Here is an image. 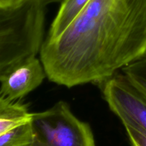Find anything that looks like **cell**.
Segmentation results:
<instances>
[{
  "label": "cell",
  "instance_id": "8992f818",
  "mask_svg": "<svg viewBox=\"0 0 146 146\" xmlns=\"http://www.w3.org/2000/svg\"><path fill=\"white\" fill-rule=\"evenodd\" d=\"M32 113L20 101H10L0 95V135L11 128L31 121Z\"/></svg>",
  "mask_w": 146,
  "mask_h": 146
},
{
  "label": "cell",
  "instance_id": "6da1fadb",
  "mask_svg": "<svg viewBox=\"0 0 146 146\" xmlns=\"http://www.w3.org/2000/svg\"><path fill=\"white\" fill-rule=\"evenodd\" d=\"M40 55L52 82L101 84L146 56V0H90Z\"/></svg>",
  "mask_w": 146,
  "mask_h": 146
},
{
  "label": "cell",
  "instance_id": "7a4b0ae2",
  "mask_svg": "<svg viewBox=\"0 0 146 146\" xmlns=\"http://www.w3.org/2000/svg\"><path fill=\"white\" fill-rule=\"evenodd\" d=\"M44 9L39 0H28L18 8L0 9V78L40 51L44 41Z\"/></svg>",
  "mask_w": 146,
  "mask_h": 146
},
{
  "label": "cell",
  "instance_id": "7c38bea8",
  "mask_svg": "<svg viewBox=\"0 0 146 146\" xmlns=\"http://www.w3.org/2000/svg\"><path fill=\"white\" fill-rule=\"evenodd\" d=\"M42 4L44 6H47L50 4H52V3H57V2H62L63 0H39Z\"/></svg>",
  "mask_w": 146,
  "mask_h": 146
},
{
  "label": "cell",
  "instance_id": "4fadbf2b",
  "mask_svg": "<svg viewBox=\"0 0 146 146\" xmlns=\"http://www.w3.org/2000/svg\"><path fill=\"white\" fill-rule=\"evenodd\" d=\"M31 146H47V145H46L43 142L40 141V140L34 138V140H33V143H32V144H31Z\"/></svg>",
  "mask_w": 146,
  "mask_h": 146
},
{
  "label": "cell",
  "instance_id": "5b68a950",
  "mask_svg": "<svg viewBox=\"0 0 146 146\" xmlns=\"http://www.w3.org/2000/svg\"><path fill=\"white\" fill-rule=\"evenodd\" d=\"M46 76L41 61L36 56L29 58L0 78V95L10 101H20L40 86Z\"/></svg>",
  "mask_w": 146,
  "mask_h": 146
},
{
  "label": "cell",
  "instance_id": "3957f363",
  "mask_svg": "<svg viewBox=\"0 0 146 146\" xmlns=\"http://www.w3.org/2000/svg\"><path fill=\"white\" fill-rule=\"evenodd\" d=\"M31 127L34 138L47 146H95L90 125L77 118L64 101L32 113Z\"/></svg>",
  "mask_w": 146,
  "mask_h": 146
},
{
  "label": "cell",
  "instance_id": "30bf717a",
  "mask_svg": "<svg viewBox=\"0 0 146 146\" xmlns=\"http://www.w3.org/2000/svg\"><path fill=\"white\" fill-rule=\"evenodd\" d=\"M131 146H146V131L135 123L123 121Z\"/></svg>",
  "mask_w": 146,
  "mask_h": 146
},
{
  "label": "cell",
  "instance_id": "52a82bcc",
  "mask_svg": "<svg viewBox=\"0 0 146 146\" xmlns=\"http://www.w3.org/2000/svg\"><path fill=\"white\" fill-rule=\"evenodd\" d=\"M90 0H63L44 39L57 38L79 15Z\"/></svg>",
  "mask_w": 146,
  "mask_h": 146
},
{
  "label": "cell",
  "instance_id": "9c48e42d",
  "mask_svg": "<svg viewBox=\"0 0 146 146\" xmlns=\"http://www.w3.org/2000/svg\"><path fill=\"white\" fill-rule=\"evenodd\" d=\"M122 72L146 96V56L124 67Z\"/></svg>",
  "mask_w": 146,
  "mask_h": 146
},
{
  "label": "cell",
  "instance_id": "277c9868",
  "mask_svg": "<svg viewBox=\"0 0 146 146\" xmlns=\"http://www.w3.org/2000/svg\"><path fill=\"white\" fill-rule=\"evenodd\" d=\"M103 97L121 121L135 123L146 131V96L123 74L101 83Z\"/></svg>",
  "mask_w": 146,
  "mask_h": 146
},
{
  "label": "cell",
  "instance_id": "ba28073f",
  "mask_svg": "<svg viewBox=\"0 0 146 146\" xmlns=\"http://www.w3.org/2000/svg\"><path fill=\"white\" fill-rule=\"evenodd\" d=\"M34 140L31 121L0 135V146H31Z\"/></svg>",
  "mask_w": 146,
  "mask_h": 146
},
{
  "label": "cell",
  "instance_id": "8fae6325",
  "mask_svg": "<svg viewBox=\"0 0 146 146\" xmlns=\"http://www.w3.org/2000/svg\"><path fill=\"white\" fill-rule=\"evenodd\" d=\"M28 0H0V9H13L25 4Z\"/></svg>",
  "mask_w": 146,
  "mask_h": 146
}]
</instances>
